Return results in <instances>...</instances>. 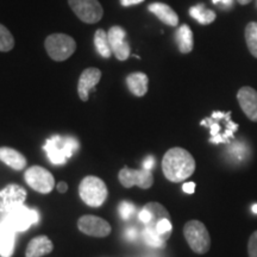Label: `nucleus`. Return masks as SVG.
<instances>
[{
    "mask_svg": "<svg viewBox=\"0 0 257 257\" xmlns=\"http://www.w3.org/2000/svg\"><path fill=\"white\" fill-rule=\"evenodd\" d=\"M134 212H135V206L134 204H131V202L123 201L119 205V214L124 220L130 219V217L133 216Z\"/></svg>",
    "mask_w": 257,
    "mask_h": 257,
    "instance_id": "26",
    "label": "nucleus"
},
{
    "mask_svg": "<svg viewBox=\"0 0 257 257\" xmlns=\"http://www.w3.org/2000/svg\"><path fill=\"white\" fill-rule=\"evenodd\" d=\"M239 106L250 120L257 121V92L251 87H242L237 93Z\"/></svg>",
    "mask_w": 257,
    "mask_h": 257,
    "instance_id": "15",
    "label": "nucleus"
},
{
    "mask_svg": "<svg viewBox=\"0 0 257 257\" xmlns=\"http://www.w3.org/2000/svg\"><path fill=\"white\" fill-rule=\"evenodd\" d=\"M56 188L60 193H66L67 191H68V185H67L64 181H61L60 184L56 186Z\"/></svg>",
    "mask_w": 257,
    "mask_h": 257,
    "instance_id": "33",
    "label": "nucleus"
},
{
    "mask_svg": "<svg viewBox=\"0 0 257 257\" xmlns=\"http://www.w3.org/2000/svg\"><path fill=\"white\" fill-rule=\"evenodd\" d=\"M154 165H155V159L153 156H148L146 160L143 161V169L152 170Z\"/></svg>",
    "mask_w": 257,
    "mask_h": 257,
    "instance_id": "29",
    "label": "nucleus"
},
{
    "mask_svg": "<svg viewBox=\"0 0 257 257\" xmlns=\"http://www.w3.org/2000/svg\"><path fill=\"white\" fill-rule=\"evenodd\" d=\"M101 79V72L98 68H87L85 69L80 75L78 82V93L79 98L82 101H87L89 98V91L94 89L95 86Z\"/></svg>",
    "mask_w": 257,
    "mask_h": 257,
    "instance_id": "14",
    "label": "nucleus"
},
{
    "mask_svg": "<svg viewBox=\"0 0 257 257\" xmlns=\"http://www.w3.org/2000/svg\"><path fill=\"white\" fill-rule=\"evenodd\" d=\"M148 9L162 23L169 25V27H178L179 17L176 15V12L169 5L163 4V3H153V4L149 5Z\"/></svg>",
    "mask_w": 257,
    "mask_h": 257,
    "instance_id": "18",
    "label": "nucleus"
},
{
    "mask_svg": "<svg viewBox=\"0 0 257 257\" xmlns=\"http://www.w3.org/2000/svg\"><path fill=\"white\" fill-rule=\"evenodd\" d=\"M195 170V160L182 148H172L162 159V172L170 182H181L191 178Z\"/></svg>",
    "mask_w": 257,
    "mask_h": 257,
    "instance_id": "2",
    "label": "nucleus"
},
{
    "mask_svg": "<svg viewBox=\"0 0 257 257\" xmlns=\"http://www.w3.org/2000/svg\"><path fill=\"white\" fill-rule=\"evenodd\" d=\"M68 4L83 23H98L104 15V10L98 0H68Z\"/></svg>",
    "mask_w": 257,
    "mask_h": 257,
    "instance_id": "9",
    "label": "nucleus"
},
{
    "mask_svg": "<svg viewBox=\"0 0 257 257\" xmlns=\"http://www.w3.org/2000/svg\"><path fill=\"white\" fill-rule=\"evenodd\" d=\"M248 255L249 257H257V230L250 236L248 242Z\"/></svg>",
    "mask_w": 257,
    "mask_h": 257,
    "instance_id": "27",
    "label": "nucleus"
},
{
    "mask_svg": "<svg viewBox=\"0 0 257 257\" xmlns=\"http://www.w3.org/2000/svg\"><path fill=\"white\" fill-rule=\"evenodd\" d=\"M245 41L252 56L257 59V23L251 22L245 28Z\"/></svg>",
    "mask_w": 257,
    "mask_h": 257,
    "instance_id": "24",
    "label": "nucleus"
},
{
    "mask_svg": "<svg viewBox=\"0 0 257 257\" xmlns=\"http://www.w3.org/2000/svg\"><path fill=\"white\" fill-rule=\"evenodd\" d=\"M94 46L95 49L98 51V54L104 59H108L111 57L112 49L110 41H108L107 32L102 30V29H99V30L95 31L94 34Z\"/></svg>",
    "mask_w": 257,
    "mask_h": 257,
    "instance_id": "23",
    "label": "nucleus"
},
{
    "mask_svg": "<svg viewBox=\"0 0 257 257\" xmlns=\"http://www.w3.org/2000/svg\"><path fill=\"white\" fill-rule=\"evenodd\" d=\"M78 227L82 233L87 236L98 237V238H104L111 233V225L105 219L96 216H82L78 220Z\"/></svg>",
    "mask_w": 257,
    "mask_h": 257,
    "instance_id": "11",
    "label": "nucleus"
},
{
    "mask_svg": "<svg viewBox=\"0 0 257 257\" xmlns=\"http://www.w3.org/2000/svg\"><path fill=\"white\" fill-rule=\"evenodd\" d=\"M176 43H178L180 53L188 54L193 50V47H194L193 32L187 24H182L176 31Z\"/></svg>",
    "mask_w": 257,
    "mask_h": 257,
    "instance_id": "21",
    "label": "nucleus"
},
{
    "mask_svg": "<svg viewBox=\"0 0 257 257\" xmlns=\"http://www.w3.org/2000/svg\"><path fill=\"white\" fill-rule=\"evenodd\" d=\"M79 195L86 205L100 207L107 199L108 191L106 184L96 176H86L79 185Z\"/></svg>",
    "mask_w": 257,
    "mask_h": 257,
    "instance_id": "4",
    "label": "nucleus"
},
{
    "mask_svg": "<svg viewBox=\"0 0 257 257\" xmlns=\"http://www.w3.org/2000/svg\"><path fill=\"white\" fill-rule=\"evenodd\" d=\"M38 219H40V214L36 210H31L22 204L6 212L4 220L16 232H23L29 230L31 225L37 224Z\"/></svg>",
    "mask_w": 257,
    "mask_h": 257,
    "instance_id": "7",
    "label": "nucleus"
},
{
    "mask_svg": "<svg viewBox=\"0 0 257 257\" xmlns=\"http://www.w3.org/2000/svg\"><path fill=\"white\" fill-rule=\"evenodd\" d=\"M24 180L29 187L42 194H48L54 189L55 179L49 170L40 166L30 167L25 170Z\"/></svg>",
    "mask_w": 257,
    "mask_h": 257,
    "instance_id": "8",
    "label": "nucleus"
},
{
    "mask_svg": "<svg viewBox=\"0 0 257 257\" xmlns=\"http://www.w3.org/2000/svg\"><path fill=\"white\" fill-rule=\"evenodd\" d=\"M252 212H253V213H255V214H257V204L253 205V206H252Z\"/></svg>",
    "mask_w": 257,
    "mask_h": 257,
    "instance_id": "35",
    "label": "nucleus"
},
{
    "mask_svg": "<svg viewBox=\"0 0 257 257\" xmlns=\"http://www.w3.org/2000/svg\"><path fill=\"white\" fill-rule=\"evenodd\" d=\"M143 2L144 0H120V4L121 6H124V8H128V6L138 5Z\"/></svg>",
    "mask_w": 257,
    "mask_h": 257,
    "instance_id": "32",
    "label": "nucleus"
},
{
    "mask_svg": "<svg viewBox=\"0 0 257 257\" xmlns=\"http://www.w3.org/2000/svg\"><path fill=\"white\" fill-rule=\"evenodd\" d=\"M218 2H220V0H213V3H214V4H217Z\"/></svg>",
    "mask_w": 257,
    "mask_h": 257,
    "instance_id": "36",
    "label": "nucleus"
},
{
    "mask_svg": "<svg viewBox=\"0 0 257 257\" xmlns=\"http://www.w3.org/2000/svg\"><path fill=\"white\" fill-rule=\"evenodd\" d=\"M112 54L117 60L125 61L130 57V43L126 41V31L121 27H112L107 32Z\"/></svg>",
    "mask_w": 257,
    "mask_h": 257,
    "instance_id": "13",
    "label": "nucleus"
},
{
    "mask_svg": "<svg viewBox=\"0 0 257 257\" xmlns=\"http://www.w3.org/2000/svg\"><path fill=\"white\" fill-rule=\"evenodd\" d=\"M237 2H238L240 5H246V4H249L251 0H237Z\"/></svg>",
    "mask_w": 257,
    "mask_h": 257,
    "instance_id": "34",
    "label": "nucleus"
},
{
    "mask_svg": "<svg viewBox=\"0 0 257 257\" xmlns=\"http://www.w3.org/2000/svg\"><path fill=\"white\" fill-rule=\"evenodd\" d=\"M138 236V232L136 229H134V227H128V229L125 231V237H126L127 239L130 240H135L137 238Z\"/></svg>",
    "mask_w": 257,
    "mask_h": 257,
    "instance_id": "30",
    "label": "nucleus"
},
{
    "mask_svg": "<svg viewBox=\"0 0 257 257\" xmlns=\"http://www.w3.org/2000/svg\"><path fill=\"white\" fill-rule=\"evenodd\" d=\"M144 224L143 238L148 245L153 248H165L167 240L173 232L170 214L167 208L159 202H148L138 214Z\"/></svg>",
    "mask_w": 257,
    "mask_h": 257,
    "instance_id": "1",
    "label": "nucleus"
},
{
    "mask_svg": "<svg viewBox=\"0 0 257 257\" xmlns=\"http://www.w3.org/2000/svg\"><path fill=\"white\" fill-rule=\"evenodd\" d=\"M118 179L125 188L138 186L142 189H149L154 185V175L152 170L133 169L124 167L118 173Z\"/></svg>",
    "mask_w": 257,
    "mask_h": 257,
    "instance_id": "10",
    "label": "nucleus"
},
{
    "mask_svg": "<svg viewBox=\"0 0 257 257\" xmlns=\"http://www.w3.org/2000/svg\"><path fill=\"white\" fill-rule=\"evenodd\" d=\"M53 242L47 236H37L29 242L25 257H42L53 251Z\"/></svg>",
    "mask_w": 257,
    "mask_h": 257,
    "instance_id": "17",
    "label": "nucleus"
},
{
    "mask_svg": "<svg viewBox=\"0 0 257 257\" xmlns=\"http://www.w3.org/2000/svg\"><path fill=\"white\" fill-rule=\"evenodd\" d=\"M16 231L5 220L0 221V256L11 257L15 251Z\"/></svg>",
    "mask_w": 257,
    "mask_h": 257,
    "instance_id": "16",
    "label": "nucleus"
},
{
    "mask_svg": "<svg viewBox=\"0 0 257 257\" xmlns=\"http://www.w3.org/2000/svg\"><path fill=\"white\" fill-rule=\"evenodd\" d=\"M184 236L189 248L195 253L202 255V253H206L211 248L210 233L201 221L197 219L187 221L184 226Z\"/></svg>",
    "mask_w": 257,
    "mask_h": 257,
    "instance_id": "5",
    "label": "nucleus"
},
{
    "mask_svg": "<svg viewBox=\"0 0 257 257\" xmlns=\"http://www.w3.org/2000/svg\"><path fill=\"white\" fill-rule=\"evenodd\" d=\"M46 50L50 59L54 61H66L76 50V43L73 37L64 34H53L47 37Z\"/></svg>",
    "mask_w": 257,
    "mask_h": 257,
    "instance_id": "6",
    "label": "nucleus"
},
{
    "mask_svg": "<svg viewBox=\"0 0 257 257\" xmlns=\"http://www.w3.org/2000/svg\"><path fill=\"white\" fill-rule=\"evenodd\" d=\"M126 85L128 91L136 96H144L148 92L149 79L144 73H133L126 78Z\"/></svg>",
    "mask_w": 257,
    "mask_h": 257,
    "instance_id": "20",
    "label": "nucleus"
},
{
    "mask_svg": "<svg viewBox=\"0 0 257 257\" xmlns=\"http://www.w3.org/2000/svg\"><path fill=\"white\" fill-rule=\"evenodd\" d=\"M189 15L202 25H208L216 21V12L207 9L204 4H199L189 9Z\"/></svg>",
    "mask_w": 257,
    "mask_h": 257,
    "instance_id": "22",
    "label": "nucleus"
},
{
    "mask_svg": "<svg viewBox=\"0 0 257 257\" xmlns=\"http://www.w3.org/2000/svg\"><path fill=\"white\" fill-rule=\"evenodd\" d=\"M46 150L48 159L53 165L61 166L67 162L74 154L78 152L79 142L75 137L72 136H55L48 138L46 144L43 146Z\"/></svg>",
    "mask_w": 257,
    "mask_h": 257,
    "instance_id": "3",
    "label": "nucleus"
},
{
    "mask_svg": "<svg viewBox=\"0 0 257 257\" xmlns=\"http://www.w3.org/2000/svg\"><path fill=\"white\" fill-rule=\"evenodd\" d=\"M15 47V38L8 28L0 24V51H10Z\"/></svg>",
    "mask_w": 257,
    "mask_h": 257,
    "instance_id": "25",
    "label": "nucleus"
},
{
    "mask_svg": "<svg viewBox=\"0 0 257 257\" xmlns=\"http://www.w3.org/2000/svg\"><path fill=\"white\" fill-rule=\"evenodd\" d=\"M231 153H232L234 159L243 160L244 156H245V148L240 146V144H234V146H232V149H231Z\"/></svg>",
    "mask_w": 257,
    "mask_h": 257,
    "instance_id": "28",
    "label": "nucleus"
},
{
    "mask_svg": "<svg viewBox=\"0 0 257 257\" xmlns=\"http://www.w3.org/2000/svg\"><path fill=\"white\" fill-rule=\"evenodd\" d=\"M182 189H184L185 193H187V194H193L195 191V184L194 182H186L182 186Z\"/></svg>",
    "mask_w": 257,
    "mask_h": 257,
    "instance_id": "31",
    "label": "nucleus"
},
{
    "mask_svg": "<svg viewBox=\"0 0 257 257\" xmlns=\"http://www.w3.org/2000/svg\"><path fill=\"white\" fill-rule=\"evenodd\" d=\"M0 161L15 170L25 169L28 163L24 155H22L18 150L9 147L0 148Z\"/></svg>",
    "mask_w": 257,
    "mask_h": 257,
    "instance_id": "19",
    "label": "nucleus"
},
{
    "mask_svg": "<svg viewBox=\"0 0 257 257\" xmlns=\"http://www.w3.org/2000/svg\"><path fill=\"white\" fill-rule=\"evenodd\" d=\"M28 193L17 184H10L0 189V212H8L18 205L24 204Z\"/></svg>",
    "mask_w": 257,
    "mask_h": 257,
    "instance_id": "12",
    "label": "nucleus"
}]
</instances>
